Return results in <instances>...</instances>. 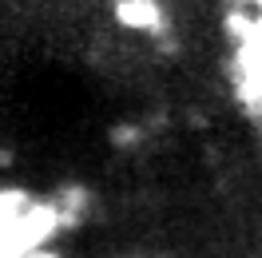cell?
<instances>
[{
	"label": "cell",
	"mask_w": 262,
	"mask_h": 258,
	"mask_svg": "<svg viewBox=\"0 0 262 258\" xmlns=\"http://www.w3.org/2000/svg\"><path fill=\"white\" fill-rule=\"evenodd\" d=\"M115 20L143 36H163L167 28V12L159 0H115Z\"/></svg>",
	"instance_id": "cell-1"
},
{
	"label": "cell",
	"mask_w": 262,
	"mask_h": 258,
	"mask_svg": "<svg viewBox=\"0 0 262 258\" xmlns=\"http://www.w3.org/2000/svg\"><path fill=\"white\" fill-rule=\"evenodd\" d=\"M238 8H246V12H262V0H234Z\"/></svg>",
	"instance_id": "cell-2"
},
{
	"label": "cell",
	"mask_w": 262,
	"mask_h": 258,
	"mask_svg": "<svg viewBox=\"0 0 262 258\" xmlns=\"http://www.w3.org/2000/svg\"><path fill=\"white\" fill-rule=\"evenodd\" d=\"M28 258H56V254H48V250H36V254H28Z\"/></svg>",
	"instance_id": "cell-3"
}]
</instances>
